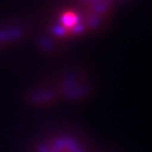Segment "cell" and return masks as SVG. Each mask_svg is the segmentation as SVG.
Here are the masks:
<instances>
[{
    "mask_svg": "<svg viewBox=\"0 0 152 152\" xmlns=\"http://www.w3.org/2000/svg\"><path fill=\"white\" fill-rule=\"evenodd\" d=\"M38 152H85V150L71 138L59 137L42 145Z\"/></svg>",
    "mask_w": 152,
    "mask_h": 152,
    "instance_id": "6da1fadb",
    "label": "cell"
}]
</instances>
